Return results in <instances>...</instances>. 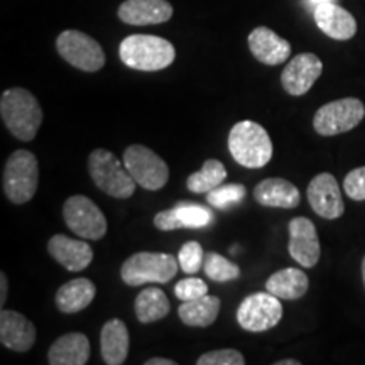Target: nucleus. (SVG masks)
Here are the masks:
<instances>
[{"label":"nucleus","mask_w":365,"mask_h":365,"mask_svg":"<svg viewBox=\"0 0 365 365\" xmlns=\"http://www.w3.org/2000/svg\"><path fill=\"white\" fill-rule=\"evenodd\" d=\"M220 313V299L217 296L205 294L193 301H181L178 314L186 327L207 328L215 323Z\"/></svg>","instance_id":"obj_26"},{"label":"nucleus","mask_w":365,"mask_h":365,"mask_svg":"<svg viewBox=\"0 0 365 365\" xmlns=\"http://www.w3.org/2000/svg\"><path fill=\"white\" fill-rule=\"evenodd\" d=\"M48 252L66 271L80 272L93 261V249L88 242L76 240L63 234L53 235L48 242Z\"/></svg>","instance_id":"obj_15"},{"label":"nucleus","mask_w":365,"mask_h":365,"mask_svg":"<svg viewBox=\"0 0 365 365\" xmlns=\"http://www.w3.org/2000/svg\"><path fill=\"white\" fill-rule=\"evenodd\" d=\"M207 195L210 207L217 210H228L244 200V196L247 195V188L244 185H239V182H234V185H220Z\"/></svg>","instance_id":"obj_30"},{"label":"nucleus","mask_w":365,"mask_h":365,"mask_svg":"<svg viewBox=\"0 0 365 365\" xmlns=\"http://www.w3.org/2000/svg\"><path fill=\"white\" fill-rule=\"evenodd\" d=\"M97 294V286L86 277L68 281L56 293V307L61 313L75 314L88 308Z\"/></svg>","instance_id":"obj_24"},{"label":"nucleus","mask_w":365,"mask_h":365,"mask_svg":"<svg viewBox=\"0 0 365 365\" xmlns=\"http://www.w3.org/2000/svg\"><path fill=\"white\" fill-rule=\"evenodd\" d=\"M301 362L298 360H293V359H287V360H279V362H276V365H299Z\"/></svg>","instance_id":"obj_38"},{"label":"nucleus","mask_w":365,"mask_h":365,"mask_svg":"<svg viewBox=\"0 0 365 365\" xmlns=\"http://www.w3.org/2000/svg\"><path fill=\"white\" fill-rule=\"evenodd\" d=\"M0 341L14 352H29L36 341V327L24 314L2 308L0 313Z\"/></svg>","instance_id":"obj_17"},{"label":"nucleus","mask_w":365,"mask_h":365,"mask_svg":"<svg viewBox=\"0 0 365 365\" xmlns=\"http://www.w3.org/2000/svg\"><path fill=\"white\" fill-rule=\"evenodd\" d=\"M225 166H223L218 159H208V161H205L202 170L188 176V180H186V188H188L191 193L196 195L210 193L212 190L218 188V186L225 181Z\"/></svg>","instance_id":"obj_28"},{"label":"nucleus","mask_w":365,"mask_h":365,"mask_svg":"<svg viewBox=\"0 0 365 365\" xmlns=\"http://www.w3.org/2000/svg\"><path fill=\"white\" fill-rule=\"evenodd\" d=\"M323 71V63L317 54L303 53L298 54L287 63L281 73V85L286 93L293 97H301L312 90Z\"/></svg>","instance_id":"obj_14"},{"label":"nucleus","mask_w":365,"mask_h":365,"mask_svg":"<svg viewBox=\"0 0 365 365\" xmlns=\"http://www.w3.org/2000/svg\"><path fill=\"white\" fill-rule=\"evenodd\" d=\"M39 166L31 150H14L9 156L2 175V188L9 202L24 205L33 200L38 191Z\"/></svg>","instance_id":"obj_4"},{"label":"nucleus","mask_w":365,"mask_h":365,"mask_svg":"<svg viewBox=\"0 0 365 365\" xmlns=\"http://www.w3.org/2000/svg\"><path fill=\"white\" fill-rule=\"evenodd\" d=\"M228 150L240 166L249 170L264 168L272 158V140L267 130L254 120H242L230 129Z\"/></svg>","instance_id":"obj_3"},{"label":"nucleus","mask_w":365,"mask_h":365,"mask_svg":"<svg viewBox=\"0 0 365 365\" xmlns=\"http://www.w3.org/2000/svg\"><path fill=\"white\" fill-rule=\"evenodd\" d=\"M175 294L180 301H193L208 294V286L200 277H188L175 286Z\"/></svg>","instance_id":"obj_33"},{"label":"nucleus","mask_w":365,"mask_h":365,"mask_svg":"<svg viewBox=\"0 0 365 365\" xmlns=\"http://www.w3.org/2000/svg\"><path fill=\"white\" fill-rule=\"evenodd\" d=\"M88 173L95 186L105 195L113 198L125 200L134 195L137 182L124 161H118L110 150L95 149L88 156Z\"/></svg>","instance_id":"obj_5"},{"label":"nucleus","mask_w":365,"mask_h":365,"mask_svg":"<svg viewBox=\"0 0 365 365\" xmlns=\"http://www.w3.org/2000/svg\"><path fill=\"white\" fill-rule=\"evenodd\" d=\"M118 56L132 70L161 71L173 65L176 49L170 41L159 36L132 34L118 46Z\"/></svg>","instance_id":"obj_2"},{"label":"nucleus","mask_w":365,"mask_h":365,"mask_svg":"<svg viewBox=\"0 0 365 365\" xmlns=\"http://www.w3.org/2000/svg\"><path fill=\"white\" fill-rule=\"evenodd\" d=\"M63 218L75 235L86 240H100L107 234V218L88 196L73 195L63 205Z\"/></svg>","instance_id":"obj_10"},{"label":"nucleus","mask_w":365,"mask_h":365,"mask_svg":"<svg viewBox=\"0 0 365 365\" xmlns=\"http://www.w3.org/2000/svg\"><path fill=\"white\" fill-rule=\"evenodd\" d=\"M362 279H364V286H365V255L362 259Z\"/></svg>","instance_id":"obj_39"},{"label":"nucleus","mask_w":365,"mask_h":365,"mask_svg":"<svg viewBox=\"0 0 365 365\" xmlns=\"http://www.w3.org/2000/svg\"><path fill=\"white\" fill-rule=\"evenodd\" d=\"M282 318V304L269 291L250 294L237 309V322L245 331L262 333L277 327Z\"/></svg>","instance_id":"obj_11"},{"label":"nucleus","mask_w":365,"mask_h":365,"mask_svg":"<svg viewBox=\"0 0 365 365\" xmlns=\"http://www.w3.org/2000/svg\"><path fill=\"white\" fill-rule=\"evenodd\" d=\"M130 336L125 323L112 318L100 331V354L107 365H122L129 355Z\"/></svg>","instance_id":"obj_22"},{"label":"nucleus","mask_w":365,"mask_h":365,"mask_svg":"<svg viewBox=\"0 0 365 365\" xmlns=\"http://www.w3.org/2000/svg\"><path fill=\"white\" fill-rule=\"evenodd\" d=\"M180 262L171 254L137 252L120 267V277L127 286H143L145 282H170L176 276Z\"/></svg>","instance_id":"obj_6"},{"label":"nucleus","mask_w":365,"mask_h":365,"mask_svg":"<svg viewBox=\"0 0 365 365\" xmlns=\"http://www.w3.org/2000/svg\"><path fill=\"white\" fill-rule=\"evenodd\" d=\"M145 365H176V362H175V360H171V359L154 357V359L145 360Z\"/></svg>","instance_id":"obj_36"},{"label":"nucleus","mask_w":365,"mask_h":365,"mask_svg":"<svg viewBox=\"0 0 365 365\" xmlns=\"http://www.w3.org/2000/svg\"><path fill=\"white\" fill-rule=\"evenodd\" d=\"M117 14L118 19L129 26H153L170 21L173 6L168 0H125Z\"/></svg>","instance_id":"obj_18"},{"label":"nucleus","mask_w":365,"mask_h":365,"mask_svg":"<svg viewBox=\"0 0 365 365\" xmlns=\"http://www.w3.org/2000/svg\"><path fill=\"white\" fill-rule=\"evenodd\" d=\"M88 360L90 340L80 331L59 336L48 352V362L51 365H85Z\"/></svg>","instance_id":"obj_23"},{"label":"nucleus","mask_w":365,"mask_h":365,"mask_svg":"<svg viewBox=\"0 0 365 365\" xmlns=\"http://www.w3.org/2000/svg\"><path fill=\"white\" fill-rule=\"evenodd\" d=\"M178 262L182 272L186 274H196L203 267L205 262V252L200 242L190 240L185 245H181L180 252H178Z\"/></svg>","instance_id":"obj_31"},{"label":"nucleus","mask_w":365,"mask_h":365,"mask_svg":"<svg viewBox=\"0 0 365 365\" xmlns=\"http://www.w3.org/2000/svg\"><path fill=\"white\" fill-rule=\"evenodd\" d=\"M212 222V212L196 203H178L176 207L159 212L154 217V225L161 232H171L178 228H203Z\"/></svg>","instance_id":"obj_16"},{"label":"nucleus","mask_w":365,"mask_h":365,"mask_svg":"<svg viewBox=\"0 0 365 365\" xmlns=\"http://www.w3.org/2000/svg\"><path fill=\"white\" fill-rule=\"evenodd\" d=\"M255 202L266 208H296L301 202L299 190L282 178H267L254 188Z\"/></svg>","instance_id":"obj_21"},{"label":"nucleus","mask_w":365,"mask_h":365,"mask_svg":"<svg viewBox=\"0 0 365 365\" xmlns=\"http://www.w3.org/2000/svg\"><path fill=\"white\" fill-rule=\"evenodd\" d=\"M203 269H205V274H207L210 279L217 282L234 281L240 276L239 266L217 252L205 254Z\"/></svg>","instance_id":"obj_29"},{"label":"nucleus","mask_w":365,"mask_h":365,"mask_svg":"<svg viewBox=\"0 0 365 365\" xmlns=\"http://www.w3.org/2000/svg\"><path fill=\"white\" fill-rule=\"evenodd\" d=\"M124 164L137 185L148 191L164 188L170 180L166 161L143 144H132L124 150Z\"/></svg>","instance_id":"obj_8"},{"label":"nucleus","mask_w":365,"mask_h":365,"mask_svg":"<svg viewBox=\"0 0 365 365\" xmlns=\"http://www.w3.org/2000/svg\"><path fill=\"white\" fill-rule=\"evenodd\" d=\"M289 230V244L287 250L289 255L294 259L299 266L303 267H314L322 255V247H319L318 232L314 223L309 218L296 217L287 225Z\"/></svg>","instance_id":"obj_13"},{"label":"nucleus","mask_w":365,"mask_h":365,"mask_svg":"<svg viewBox=\"0 0 365 365\" xmlns=\"http://www.w3.org/2000/svg\"><path fill=\"white\" fill-rule=\"evenodd\" d=\"M198 365H244L245 359L235 349H220L200 355L196 360Z\"/></svg>","instance_id":"obj_32"},{"label":"nucleus","mask_w":365,"mask_h":365,"mask_svg":"<svg viewBox=\"0 0 365 365\" xmlns=\"http://www.w3.org/2000/svg\"><path fill=\"white\" fill-rule=\"evenodd\" d=\"M308 6L313 7V11L317 9L318 6H322V4H327V2H335V0H307Z\"/></svg>","instance_id":"obj_37"},{"label":"nucleus","mask_w":365,"mask_h":365,"mask_svg":"<svg viewBox=\"0 0 365 365\" xmlns=\"http://www.w3.org/2000/svg\"><path fill=\"white\" fill-rule=\"evenodd\" d=\"M345 195L354 202H364L365 200V166L355 168L345 176L344 180Z\"/></svg>","instance_id":"obj_34"},{"label":"nucleus","mask_w":365,"mask_h":365,"mask_svg":"<svg viewBox=\"0 0 365 365\" xmlns=\"http://www.w3.org/2000/svg\"><path fill=\"white\" fill-rule=\"evenodd\" d=\"M58 54L76 70L95 73L105 66V53L91 36L76 29L63 31L56 39Z\"/></svg>","instance_id":"obj_7"},{"label":"nucleus","mask_w":365,"mask_h":365,"mask_svg":"<svg viewBox=\"0 0 365 365\" xmlns=\"http://www.w3.org/2000/svg\"><path fill=\"white\" fill-rule=\"evenodd\" d=\"M7 276L6 272H0V304H6L7 299Z\"/></svg>","instance_id":"obj_35"},{"label":"nucleus","mask_w":365,"mask_h":365,"mask_svg":"<svg viewBox=\"0 0 365 365\" xmlns=\"http://www.w3.org/2000/svg\"><path fill=\"white\" fill-rule=\"evenodd\" d=\"M134 309L135 317L140 323H154L170 314L171 304L163 289H159V287H145V289L137 294Z\"/></svg>","instance_id":"obj_27"},{"label":"nucleus","mask_w":365,"mask_h":365,"mask_svg":"<svg viewBox=\"0 0 365 365\" xmlns=\"http://www.w3.org/2000/svg\"><path fill=\"white\" fill-rule=\"evenodd\" d=\"M364 117L365 105L359 98H340L318 108L313 118V127L319 135L331 137L355 129Z\"/></svg>","instance_id":"obj_9"},{"label":"nucleus","mask_w":365,"mask_h":365,"mask_svg":"<svg viewBox=\"0 0 365 365\" xmlns=\"http://www.w3.org/2000/svg\"><path fill=\"white\" fill-rule=\"evenodd\" d=\"M308 202L313 212L325 220H336L344 215L345 205L340 185L330 173H319L308 185Z\"/></svg>","instance_id":"obj_12"},{"label":"nucleus","mask_w":365,"mask_h":365,"mask_svg":"<svg viewBox=\"0 0 365 365\" xmlns=\"http://www.w3.org/2000/svg\"><path fill=\"white\" fill-rule=\"evenodd\" d=\"M0 117H2L4 125L16 139L29 143L38 135L44 115L38 98L29 90L17 86L2 93Z\"/></svg>","instance_id":"obj_1"},{"label":"nucleus","mask_w":365,"mask_h":365,"mask_svg":"<svg viewBox=\"0 0 365 365\" xmlns=\"http://www.w3.org/2000/svg\"><path fill=\"white\" fill-rule=\"evenodd\" d=\"M318 29L328 38L336 41H349L357 33V21L346 9L335 2H327L313 11Z\"/></svg>","instance_id":"obj_19"},{"label":"nucleus","mask_w":365,"mask_h":365,"mask_svg":"<svg viewBox=\"0 0 365 365\" xmlns=\"http://www.w3.org/2000/svg\"><path fill=\"white\" fill-rule=\"evenodd\" d=\"M309 287V279L301 269L286 267L274 272L266 282V291L279 299L294 301L303 298Z\"/></svg>","instance_id":"obj_25"},{"label":"nucleus","mask_w":365,"mask_h":365,"mask_svg":"<svg viewBox=\"0 0 365 365\" xmlns=\"http://www.w3.org/2000/svg\"><path fill=\"white\" fill-rule=\"evenodd\" d=\"M249 48L250 53L259 63L269 66H277L284 63L291 56L289 41L282 39L269 27H255L249 34Z\"/></svg>","instance_id":"obj_20"}]
</instances>
